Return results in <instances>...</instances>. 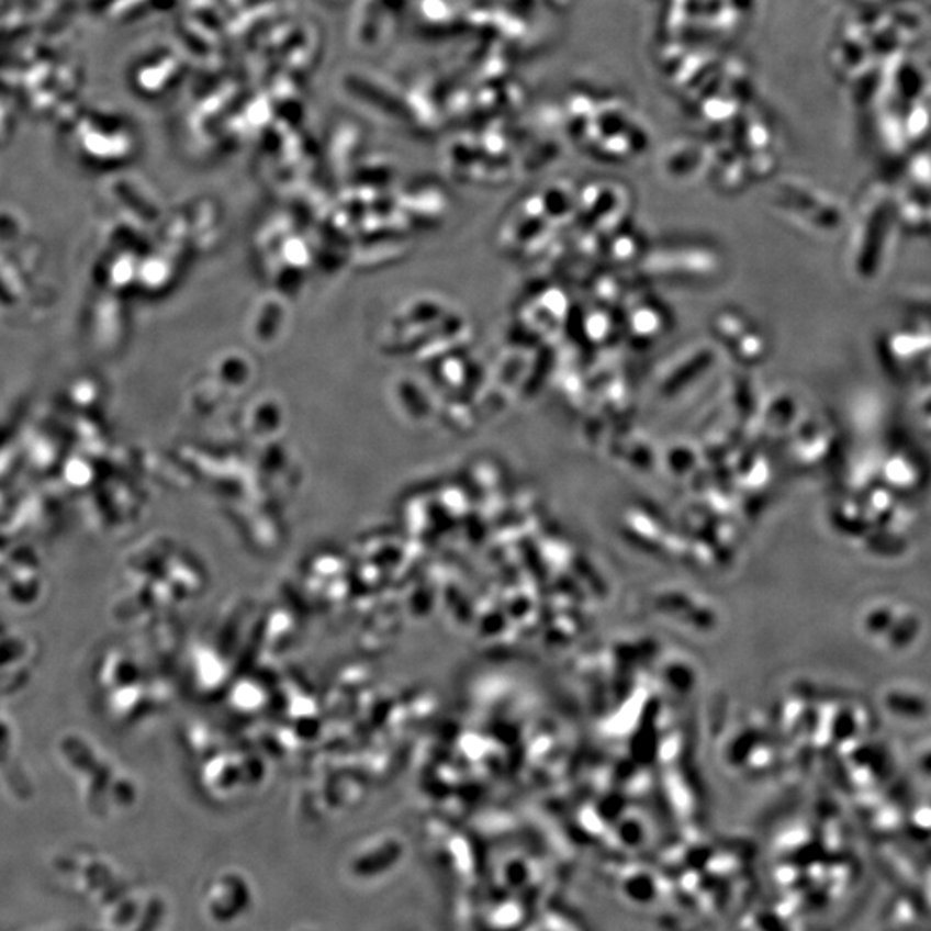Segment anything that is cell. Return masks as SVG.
Here are the masks:
<instances>
[{
    "mask_svg": "<svg viewBox=\"0 0 931 931\" xmlns=\"http://www.w3.org/2000/svg\"><path fill=\"white\" fill-rule=\"evenodd\" d=\"M254 904L253 884L238 875H223L211 885L205 909L220 927H232L249 915Z\"/></svg>",
    "mask_w": 931,
    "mask_h": 931,
    "instance_id": "1",
    "label": "cell"
}]
</instances>
